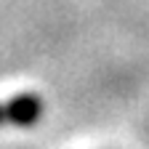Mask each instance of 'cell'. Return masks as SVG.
<instances>
[{
    "label": "cell",
    "mask_w": 149,
    "mask_h": 149,
    "mask_svg": "<svg viewBox=\"0 0 149 149\" xmlns=\"http://www.w3.org/2000/svg\"><path fill=\"white\" fill-rule=\"evenodd\" d=\"M43 112L40 99L35 96H16L6 107H0V128L3 125H32Z\"/></svg>",
    "instance_id": "6da1fadb"
}]
</instances>
